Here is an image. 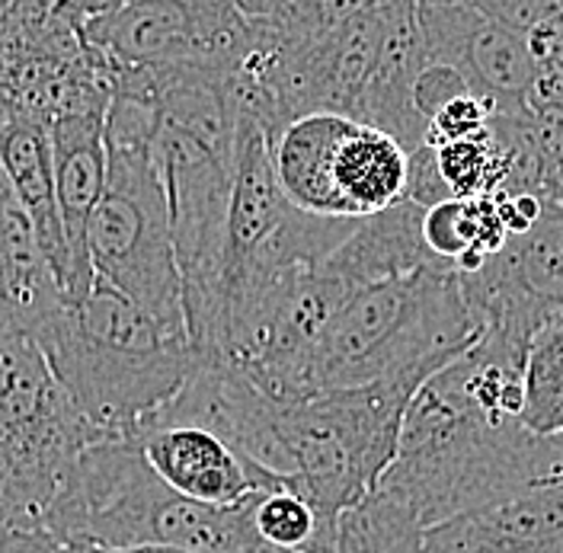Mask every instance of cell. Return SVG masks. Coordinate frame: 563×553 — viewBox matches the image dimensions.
Listing matches in <instances>:
<instances>
[{"mask_svg": "<svg viewBox=\"0 0 563 553\" xmlns=\"http://www.w3.org/2000/svg\"><path fill=\"white\" fill-rule=\"evenodd\" d=\"M457 358L417 390L378 484L426 531L563 480V435L541 439L522 419L481 407Z\"/></svg>", "mask_w": 563, "mask_h": 553, "instance_id": "obj_1", "label": "cell"}, {"mask_svg": "<svg viewBox=\"0 0 563 553\" xmlns=\"http://www.w3.org/2000/svg\"><path fill=\"white\" fill-rule=\"evenodd\" d=\"M256 496L209 506L167 486L135 439L80 451L58 480L45 534L65 548H179L189 553H279L256 531Z\"/></svg>", "mask_w": 563, "mask_h": 553, "instance_id": "obj_2", "label": "cell"}, {"mask_svg": "<svg viewBox=\"0 0 563 553\" xmlns=\"http://www.w3.org/2000/svg\"><path fill=\"white\" fill-rule=\"evenodd\" d=\"M35 340L106 439H135L199 362L186 330L167 327L103 278H93L87 298L65 305Z\"/></svg>", "mask_w": 563, "mask_h": 553, "instance_id": "obj_3", "label": "cell"}, {"mask_svg": "<svg viewBox=\"0 0 563 553\" xmlns=\"http://www.w3.org/2000/svg\"><path fill=\"white\" fill-rule=\"evenodd\" d=\"M481 327L449 263L355 288L308 355L295 400L350 390L429 362H455Z\"/></svg>", "mask_w": 563, "mask_h": 553, "instance_id": "obj_4", "label": "cell"}, {"mask_svg": "<svg viewBox=\"0 0 563 553\" xmlns=\"http://www.w3.org/2000/svg\"><path fill=\"white\" fill-rule=\"evenodd\" d=\"M445 365L449 362H429L350 390L282 400L285 477L314 506L323 548L340 519L378 489L397 457L404 419L417 390Z\"/></svg>", "mask_w": 563, "mask_h": 553, "instance_id": "obj_5", "label": "cell"}, {"mask_svg": "<svg viewBox=\"0 0 563 553\" xmlns=\"http://www.w3.org/2000/svg\"><path fill=\"white\" fill-rule=\"evenodd\" d=\"M157 109L112 97L106 119L109 174L90 218L87 250L93 276L132 298L167 327L186 330L170 206L154 157ZM189 333V330H186Z\"/></svg>", "mask_w": 563, "mask_h": 553, "instance_id": "obj_6", "label": "cell"}, {"mask_svg": "<svg viewBox=\"0 0 563 553\" xmlns=\"http://www.w3.org/2000/svg\"><path fill=\"white\" fill-rule=\"evenodd\" d=\"M269 157L288 202L308 214L362 221L407 196L410 151L340 112L288 122L269 141Z\"/></svg>", "mask_w": 563, "mask_h": 553, "instance_id": "obj_7", "label": "cell"}, {"mask_svg": "<svg viewBox=\"0 0 563 553\" xmlns=\"http://www.w3.org/2000/svg\"><path fill=\"white\" fill-rule=\"evenodd\" d=\"M112 106V68L87 45L62 0H3L0 109L55 122L77 109Z\"/></svg>", "mask_w": 563, "mask_h": 553, "instance_id": "obj_8", "label": "cell"}, {"mask_svg": "<svg viewBox=\"0 0 563 553\" xmlns=\"http://www.w3.org/2000/svg\"><path fill=\"white\" fill-rule=\"evenodd\" d=\"M109 68L209 65L234 70L253 42V23L234 0H129L80 23Z\"/></svg>", "mask_w": 563, "mask_h": 553, "instance_id": "obj_9", "label": "cell"}, {"mask_svg": "<svg viewBox=\"0 0 563 553\" xmlns=\"http://www.w3.org/2000/svg\"><path fill=\"white\" fill-rule=\"evenodd\" d=\"M481 340L528 355L534 333L563 313V206L548 202L541 221L499 253L461 273Z\"/></svg>", "mask_w": 563, "mask_h": 553, "instance_id": "obj_10", "label": "cell"}, {"mask_svg": "<svg viewBox=\"0 0 563 553\" xmlns=\"http://www.w3.org/2000/svg\"><path fill=\"white\" fill-rule=\"evenodd\" d=\"M0 435L33 474L55 486L80 451L106 442L30 333H0Z\"/></svg>", "mask_w": 563, "mask_h": 553, "instance_id": "obj_11", "label": "cell"}, {"mask_svg": "<svg viewBox=\"0 0 563 553\" xmlns=\"http://www.w3.org/2000/svg\"><path fill=\"white\" fill-rule=\"evenodd\" d=\"M420 33L429 65L457 70L493 109V119L531 112L538 58L526 33L452 0H420Z\"/></svg>", "mask_w": 563, "mask_h": 553, "instance_id": "obj_12", "label": "cell"}, {"mask_svg": "<svg viewBox=\"0 0 563 553\" xmlns=\"http://www.w3.org/2000/svg\"><path fill=\"white\" fill-rule=\"evenodd\" d=\"M135 442L164 484L209 506H238L256 493L288 486L202 425L147 422Z\"/></svg>", "mask_w": 563, "mask_h": 553, "instance_id": "obj_13", "label": "cell"}, {"mask_svg": "<svg viewBox=\"0 0 563 553\" xmlns=\"http://www.w3.org/2000/svg\"><path fill=\"white\" fill-rule=\"evenodd\" d=\"M106 119L109 106L77 109L55 119L52 129V151H55V189H58V211L68 241L70 273L65 288V305L87 298L93 288V263L87 250L90 218L100 206L109 174V151H106Z\"/></svg>", "mask_w": 563, "mask_h": 553, "instance_id": "obj_14", "label": "cell"}, {"mask_svg": "<svg viewBox=\"0 0 563 553\" xmlns=\"http://www.w3.org/2000/svg\"><path fill=\"white\" fill-rule=\"evenodd\" d=\"M422 548L426 553H563V480L442 521L422 534Z\"/></svg>", "mask_w": 563, "mask_h": 553, "instance_id": "obj_15", "label": "cell"}, {"mask_svg": "<svg viewBox=\"0 0 563 553\" xmlns=\"http://www.w3.org/2000/svg\"><path fill=\"white\" fill-rule=\"evenodd\" d=\"M0 170L10 179L16 199L33 218L38 246L58 278L62 298L68 288L70 256L65 241V224L58 211V189H55V151H52V129L48 122L0 109Z\"/></svg>", "mask_w": 563, "mask_h": 553, "instance_id": "obj_16", "label": "cell"}, {"mask_svg": "<svg viewBox=\"0 0 563 553\" xmlns=\"http://www.w3.org/2000/svg\"><path fill=\"white\" fill-rule=\"evenodd\" d=\"M62 308L65 298L38 246L33 218L0 170V333L35 336Z\"/></svg>", "mask_w": 563, "mask_h": 553, "instance_id": "obj_17", "label": "cell"}, {"mask_svg": "<svg viewBox=\"0 0 563 553\" xmlns=\"http://www.w3.org/2000/svg\"><path fill=\"white\" fill-rule=\"evenodd\" d=\"M422 218H426V208L410 199H400L378 214H368L352 228L350 237L323 259V266L340 278H346L352 288L410 276L422 266H435L442 259H435L432 250L426 246Z\"/></svg>", "mask_w": 563, "mask_h": 553, "instance_id": "obj_18", "label": "cell"}, {"mask_svg": "<svg viewBox=\"0 0 563 553\" xmlns=\"http://www.w3.org/2000/svg\"><path fill=\"white\" fill-rule=\"evenodd\" d=\"M422 237L435 259L455 266L457 273L481 269L493 253H499L509 231L493 196L484 199H449L426 208Z\"/></svg>", "mask_w": 563, "mask_h": 553, "instance_id": "obj_19", "label": "cell"}, {"mask_svg": "<svg viewBox=\"0 0 563 553\" xmlns=\"http://www.w3.org/2000/svg\"><path fill=\"white\" fill-rule=\"evenodd\" d=\"M522 425L541 439L563 435V313L548 320L528 346Z\"/></svg>", "mask_w": 563, "mask_h": 553, "instance_id": "obj_20", "label": "cell"}, {"mask_svg": "<svg viewBox=\"0 0 563 553\" xmlns=\"http://www.w3.org/2000/svg\"><path fill=\"white\" fill-rule=\"evenodd\" d=\"M250 23L285 45H308L365 10L372 0H234Z\"/></svg>", "mask_w": 563, "mask_h": 553, "instance_id": "obj_21", "label": "cell"}, {"mask_svg": "<svg viewBox=\"0 0 563 553\" xmlns=\"http://www.w3.org/2000/svg\"><path fill=\"white\" fill-rule=\"evenodd\" d=\"M435 161L455 199H484L499 192L509 176V144L490 122L481 135L439 144Z\"/></svg>", "mask_w": 563, "mask_h": 553, "instance_id": "obj_22", "label": "cell"}, {"mask_svg": "<svg viewBox=\"0 0 563 553\" xmlns=\"http://www.w3.org/2000/svg\"><path fill=\"white\" fill-rule=\"evenodd\" d=\"M256 531L279 553H317L323 548V528L314 506L291 486L260 493Z\"/></svg>", "mask_w": 563, "mask_h": 553, "instance_id": "obj_23", "label": "cell"}, {"mask_svg": "<svg viewBox=\"0 0 563 553\" xmlns=\"http://www.w3.org/2000/svg\"><path fill=\"white\" fill-rule=\"evenodd\" d=\"M526 139L534 157V183L548 202L563 206V106L531 109Z\"/></svg>", "mask_w": 563, "mask_h": 553, "instance_id": "obj_24", "label": "cell"}, {"mask_svg": "<svg viewBox=\"0 0 563 553\" xmlns=\"http://www.w3.org/2000/svg\"><path fill=\"white\" fill-rule=\"evenodd\" d=\"M452 3L471 7L496 23L526 35L558 26L563 20V0H452Z\"/></svg>", "mask_w": 563, "mask_h": 553, "instance_id": "obj_25", "label": "cell"}, {"mask_svg": "<svg viewBox=\"0 0 563 553\" xmlns=\"http://www.w3.org/2000/svg\"><path fill=\"white\" fill-rule=\"evenodd\" d=\"M493 109L477 93H464L457 97L455 103H449L432 122H429V132H426V144L439 147V144H449V141L471 139V135H481L484 129H490Z\"/></svg>", "mask_w": 563, "mask_h": 553, "instance_id": "obj_26", "label": "cell"}, {"mask_svg": "<svg viewBox=\"0 0 563 553\" xmlns=\"http://www.w3.org/2000/svg\"><path fill=\"white\" fill-rule=\"evenodd\" d=\"M404 199L417 202L420 208H432L439 202L455 199L445 176L439 170L432 144H420L417 151H410V176H407V196Z\"/></svg>", "mask_w": 563, "mask_h": 553, "instance_id": "obj_27", "label": "cell"}, {"mask_svg": "<svg viewBox=\"0 0 563 553\" xmlns=\"http://www.w3.org/2000/svg\"><path fill=\"white\" fill-rule=\"evenodd\" d=\"M464 93H474V90L467 87V80L457 70L445 68V65H429L417 80L413 100H417V109L426 119V125H429L445 106L455 103L457 97H464Z\"/></svg>", "mask_w": 563, "mask_h": 553, "instance_id": "obj_28", "label": "cell"}, {"mask_svg": "<svg viewBox=\"0 0 563 553\" xmlns=\"http://www.w3.org/2000/svg\"><path fill=\"white\" fill-rule=\"evenodd\" d=\"M0 553H65V544H58L45 531H23L0 524Z\"/></svg>", "mask_w": 563, "mask_h": 553, "instance_id": "obj_29", "label": "cell"}, {"mask_svg": "<svg viewBox=\"0 0 563 553\" xmlns=\"http://www.w3.org/2000/svg\"><path fill=\"white\" fill-rule=\"evenodd\" d=\"M122 3H129V0H62V7L68 10L74 20H90V16H100L106 10H115V7H122Z\"/></svg>", "mask_w": 563, "mask_h": 553, "instance_id": "obj_30", "label": "cell"}, {"mask_svg": "<svg viewBox=\"0 0 563 553\" xmlns=\"http://www.w3.org/2000/svg\"><path fill=\"white\" fill-rule=\"evenodd\" d=\"M77 553H189L179 548H161V544H144V548H74Z\"/></svg>", "mask_w": 563, "mask_h": 553, "instance_id": "obj_31", "label": "cell"}, {"mask_svg": "<svg viewBox=\"0 0 563 553\" xmlns=\"http://www.w3.org/2000/svg\"><path fill=\"white\" fill-rule=\"evenodd\" d=\"M65 553H77V551H74V548H65Z\"/></svg>", "mask_w": 563, "mask_h": 553, "instance_id": "obj_32", "label": "cell"}, {"mask_svg": "<svg viewBox=\"0 0 563 553\" xmlns=\"http://www.w3.org/2000/svg\"><path fill=\"white\" fill-rule=\"evenodd\" d=\"M0 7H3V0H0Z\"/></svg>", "mask_w": 563, "mask_h": 553, "instance_id": "obj_33", "label": "cell"}]
</instances>
